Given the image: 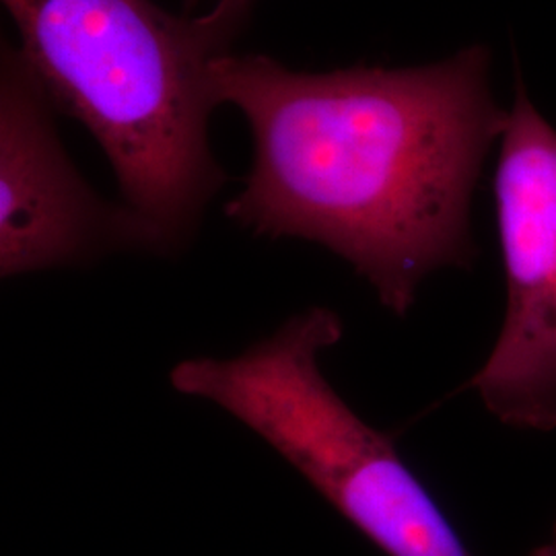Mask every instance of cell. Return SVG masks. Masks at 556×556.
Listing matches in <instances>:
<instances>
[{"label":"cell","mask_w":556,"mask_h":556,"mask_svg":"<svg viewBox=\"0 0 556 556\" xmlns=\"http://www.w3.org/2000/svg\"><path fill=\"white\" fill-rule=\"evenodd\" d=\"M211 80L254 137V165L227 204L229 219L326 245L396 316L431 273L472 262V192L507 122L484 48L431 66L321 75L227 52Z\"/></svg>","instance_id":"cell-1"},{"label":"cell","mask_w":556,"mask_h":556,"mask_svg":"<svg viewBox=\"0 0 556 556\" xmlns=\"http://www.w3.org/2000/svg\"><path fill=\"white\" fill-rule=\"evenodd\" d=\"M2 2L54 110L83 122L112 163L140 250L184 248L223 184L208 147L211 64L250 7L220 0L204 17H176L153 0Z\"/></svg>","instance_id":"cell-2"},{"label":"cell","mask_w":556,"mask_h":556,"mask_svg":"<svg viewBox=\"0 0 556 556\" xmlns=\"http://www.w3.org/2000/svg\"><path fill=\"white\" fill-rule=\"evenodd\" d=\"M340 338V316L309 307L238 357L188 358L169 378L266 439L386 555L475 556L392 439L324 378L319 355Z\"/></svg>","instance_id":"cell-3"},{"label":"cell","mask_w":556,"mask_h":556,"mask_svg":"<svg viewBox=\"0 0 556 556\" xmlns=\"http://www.w3.org/2000/svg\"><path fill=\"white\" fill-rule=\"evenodd\" d=\"M507 285L493 353L464 388L514 429H556V130L517 89L495 174Z\"/></svg>","instance_id":"cell-4"},{"label":"cell","mask_w":556,"mask_h":556,"mask_svg":"<svg viewBox=\"0 0 556 556\" xmlns=\"http://www.w3.org/2000/svg\"><path fill=\"white\" fill-rule=\"evenodd\" d=\"M54 105L20 50L4 46L0 79V275L75 266L116 248L140 250L124 206L101 202L60 144Z\"/></svg>","instance_id":"cell-5"},{"label":"cell","mask_w":556,"mask_h":556,"mask_svg":"<svg viewBox=\"0 0 556 556\" xmlns=\"http://www.w3.org/2000/svg\"><path fill=\"white\" fill-rule=\"evenodd\" d=\"M528 556H556V521L555 526H553L551 538L546 542H542L540 546H536Z\"/></svg>","instance_id":"cell-6"},{"label":"cell","mask_w":556,"mask_h":556,"mask_svg":"<svg viewBox=\"0 0 556 556\" xmlns=\"http://www.w3.org/2000/svg\"><path fill=\"white\" fill-rule=\"evenodd\" d=\"M197 2H199V0H186L188 7H190V4H197ZM217 2H220V0H217ZM223 2H239V4H248V7H250L252 0H223Z\"/></svg>","instance_id":"cell-7"}]
</instances>
